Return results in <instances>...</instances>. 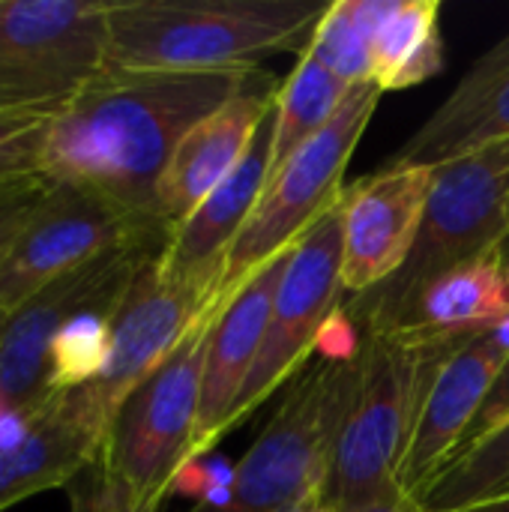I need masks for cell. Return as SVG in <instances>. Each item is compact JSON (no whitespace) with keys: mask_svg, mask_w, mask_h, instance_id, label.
<instances>
[{"mask_svg":"<svg viewBox=\"0 0 509 512\" xmlns=\"http://www.w3.org/2000/svg\"><path fill=\"white\" fill-rule=\"evenodd\" d=\"M441 0H396L375 33L372 81L387 90L417 87L444 69Z\"/></svg>","mask_w":509,"mask_h":512,"instance_id":"obj_21","label":"cell"},{"mask_svg":"<svg viewBox=\"0 0 509 512\" xmlns=\"http://www.w3.org/2000/svg\"><path fill=\"white\" fill-rule=\"evenodd\" d=\"M330 3L321 0H108V69L240 72L303 54Z\"/></svg>","mask_w":509,"mask_h":512,"instance_id":"obj_2","label":"cell"},{"mask_svg":"<svg viewBox=\"0 0 509 512\" xmlns=\"http://www.w3.org/2000/svg\"><path fill=\"white\" fill-rule=\"evenodd\" d=\"M39 423V417L9 405L6 399H0V450H12L18 447L30 432L33 426Z\"/></svg>","mask_w":509,"mask_h":512,"instance_id":"obj_31","label":"cell"},{"mask_svg":"<svg viewBox=\"0 0 509 512\" xmlns=\"http://www.w3.org/2000/svg\"><path fill=\"white\" fill-rule=\"evenodd\" d=\"M372 45L375 39L354 18L351 0H336L318 21L306 51H312L336 78L354 87L372 81Z\"/></svg>","mask_w":509,"mask_h":512,"instance_id":"obj_25","label":"cell"},{"mask_svg":"<svg viewBox=\"0 0 509 512\" xmlns=\"http://www.w3.org/2000/svg\"><path fill=\"white\" fill-rule=\"evenodd\" d=\"M381 96L384 93L375 81L354 84L336 117L270 177L255 213L225 261L222 282L216 288L222 306L261 267L285 255L327 210L339 204L345 168L369 129Z\"/></svg>","mask_w":509,"mask_h":512,"instance_id":"obj_7","label":"cell"},{"mask_svg":"<svg viewBox=\"0 0 509 512\" xmlns=\"http://www.w3.org/2000/svg\"><path fill=\"white\" fill-rule=\"evenodd\" d=\"M102 444L87 435L54 396L33 432L12 450H0V512L48 489H66L96 465Z\"/></svg>","mask_w":509,"mask_h":512,"instance_id":"obj_20","label":"cell"},{"mask_svg":"<svg viewBox=\"0 0 509 512\" xmlns=\"http://www.w3.org/2000/svg\"><path fill=\"white\" fill-rule=\"evenodd\" d=\"M168 240L162 219L132 213L87 186L51 183L0 264V309L12 312L51 279L111 249Z\"/></svg>","mask_w":509,"mask_h":512,"instance_id":"obj_12","label":"cell"},{"mask_svg":"<svg viewBox=\"0 0 509 512\" xmlns=\"http://www.w3.org/2000/svg\"><path fill=\"white\" fill-rule=\"evenodd\" d=\"M507 180L509 138L435 168L429 207L402 270L375 291L345 300L363 336L399 330L429 285L507 246Z\"/></svg>","mask_w":509,"mask_h":512,"instance_id":"obj_5","label":"cell"},{"mask_svg":"<svg viewBox=\"0 0 509 512\" xmlns=\"http://www.w3.org/2000/svg\"><path fill=\"white\" fill-rule=\"evenodd\" d=\"M509 492V417L489 435L459 450L423 492L429 512H459Z\"/></svg>","mask_w":509,"mask_h":512,"instance_id":"obj_23","label":"cell"},{"mask_svg":"<svg viewBox=\"0 0 509 512\" xmlns=\"http://www.w3.org/2000/svg\"><path fill=\"white\" fill-rule=\"evenodd\" d=\"M48 189H51V180L45 174L0 180V264L6 252L12 249V243L18 240L27 219L33 216V210L48 195Z\"/></svg>","mask_w":509,"mask_h":512,"instance_id":"obj_27","label":"cell"},{"mask_svg":"<svg viewBox=\"0 0 509 512\" xmlns=\"http://www.w3.org/2000/svg\"><path fill=\"white\" fill-rule=\"evenodd\" d=\"M255 69L126 72L102 69L54 117L45 177L87 186L114 204L159 216L156 192L180 138L234 99Z\"/></svg>","mask_w":509,"mask_h":512,"instance_id":"obj_1","label":"cell"},{"mask_svg":"<svg viewBox=\"0 0 509 512\" xmlns=\"http://www.w3.org/2000/svg\"><path fill=\"white\" fill-rule=\"evenodd\" d=\"M348 300L342 288V210H327L288 252L273 297L267 333L225 435L246 423L315 354L318 336Z\"/></svg>","mask_w":509,"mask_h":512,"instance_id":"obj_11","label":"cell"},{"mask_svg":"<svg viewBox=\"0 0 509 512\" xmlns=\"http://www.w3.org/2000/svg\"><path fill=\"white\" fill-rule=\"evenodd\" d=\"M54 117L0 111V180L33 177L45 171V153Z\"/></svg>","mask_w":509,"mask_h":512,"instance_id":"obj_26","label":"cell"},{"mask_svg":"<svg viewBox=\"0 0 509 512\" xmlns=\"http://www.w3.org/2000/svg\"><path fill=\"white\" fill-rule=\"evenodd\" d=\"M459 512H509V492L492 498V501H483V504H474V507H465Z\"/></svg>","mask_w":509,"mask_h":512,"instance_id":"obj_33","label":"cell"},{"mask_svg":"<svg viewBox=\"0 0 509 512\" xmlns=\"http://www.w3.org/2000/svg\"><path fill=\"white\" fill-rule=\"evenodd\" d=\"M213 291L171 282L159 273V258L147 261L120 300L111 324L105 369L81 390L60 393L63 411L99 444L126 396L180 345L192 324L216 306Z\"/></svg>","mask_w":509,"mask_h":512,"instance_id":"obj_9","label":"cell"},{"mask_svg":"<svg viewBox=\"0 0 509 512\" xmlns=\"http://www.w3.org/2000/svg\"><path fill=\"white\" fill-rule=\"evenodd\" d=\"M3 318H6V312H3V309H0V324H3Z\"/></svg>","mask_w":509,"mask_h":512,"instance_id":"obj_35","label":"cell"},{"mask_svg":"<svg viewBox=\"0 0 509 512\" xmlns=\"http://www.w3.org/2000/svg\"><path fill=\"white\" fill-rule=\"evenodd\" d=\"M360 351H363V333L342 303L333 312V318L324 324L318 345H315V357L318 360H354L360 357Z\"/></svg>","mask_w":509,"mask_h":512,"instance_id":"obj_28","label":"cell"},{"mask_svg":"<svg viewBox=\"0 0 509 512\" xmlns=\"http://www.w3.org/2000/svg\"><path fill=\"white\" fill-rule=\"evenodd\" d=\"M465 342L384 330L363 336V375L345 414L324 504L348 512L399 486L423 399Z\"/></svg>","mask_w":509,"mask_h":512,"instance_id":"obj_3","label":"cell"},{"mask_svg":"<svg viewBox=\"0 0 509 512\" xmlns=\"http://www.w3.org/2000/svg\"><path fill=\"white\" fill-rule=\"evenodd\" d=\"M509 360V321L465 342L438 369L399 471V486L414 498L453 462L465 444L489 390Z\"/></svg>","mask_w":509,"mask_h":512,"instance_id":"obj_14","label":"cell"},{"mask_svg":"<svg viewBox=\"0 0 509 512\" xmlns=\"http://www.w3.org/2000/svg\"><path fill=\"white\" fill-rule=\"evenodd\" d=\"M291 252V249H288ZM288 252L261 267L216 315L207 339L204 381H201V408L198 426L192 435V447L186 462L207 456L222 438L228 417L243 393V384L258 360L273 297L279 288V276L285 270Z\"/></svg>","mask_w":509,"mask_h":512,"instance_id":"obj_17","label":"cell"},{"mask_svg":"<svg viewBox=\"0 0 509 512\" xmlns=\"http://www.w3.org/2000/svg\"><path fill=\"white\" fill-rule=\"evenodd\" d=\"M222 303L210 306L180 345L126 396L114 414L96 468L132 512H159L186 465L201 408L210 327Z\"/></svg>","mask_w":509,"mask_h":512,"instance_id":"obj_6","label":"cell"},{"mask_svg":"<svg viewBox=\"0 0 509 512\" xmlns=\"http://www.w3.org/2000/svg\"><path fill=\"white\" fill-rule=\"evenodd\" d=\"M363 375L354 360H318L294 378L234 468V486L186 512H282L324 504L339 432Z\"/></svg>","mask_w":509,"mask_h":512,"instance_id":"obj_4","label":"cell"},{"mask_svg":"<svg viewBox=\"0 0 509 512\" xmlns=\"http://www.w3.org/2000/svg\"><path fill=\"white\" fill-rule=\"evenodd\" d=\"M504 321H509L507 264L504 249H495L429 285L399 330L471 342Z\"/></svg>","mask_w":509,"mask_h":512,"instance_id":"obj_19","label":"cell"},{"mask_svg":"<svg viewBox=\"0 0 509 512\" xmlns=\"http://www.w3.org/2000/svg\"><path fill=\"white\" fill-rule=\"evenodd\" d=\"M66 495H69V512H132L114 489L105 486L96 465L87 468L81 477H75L66 486Z\"/></svg>","mask_w":509,"mask_h":512,"instance_id":"obj_29","label":"cell"},{"mask_svg":"<svg viewBox=\"0 0 509 512\" xmlns=\"http://www.w3.org/2000/svg\"><path fill=\"white\" fill-rule=\"evenodd\" d=\"M105 54L108 0H0V111L63 114Z\"/></svg>","mask_w":509,"mask_h":512,"instance_id":"obj_8","label":"cell"},{"mask_svg":"<svg viewBox=\"0 0 509 512\" xmlns=\"http://www.w3.org/2000/svg\"><path fill=\"white\" fill-rule=\"evenodd\" d=\"M120 303L90 306L69 318L51 342V396L72 393L87 387L108 360L111 351V324Z\"/></svg>","mask_w":509,"mask_h":512,"instance_id":"obj_24","label":"cell"},{"mask_svg":"<svg viewBox=\"0 0 509 512\" xmlns=\"http://www.w3.org/2000/svg\"><path fill=\"white\" fill-rule=\"evenodd\" d=\"M507 213H509V180H507Z\"/></svg>","mask_w":509,"mask_h":512,"instance_id":"obj_34","label":"cell"},{"mask_svg":"<svg viewBox=\"0 0 509 512\" xmlns=\"http://www.w3.org/2000/svg\"><path fill=\"white\" fill-rule=\"evenodd\" d=\"M168 243H129L42 285L0 324V399L42 417L51 396V342L69 318L90 306L120 303L138 270Z\"/></svg>","mask_w":509,"mask_h":512,"instance_id":"obj_10","label":"cell"},{"mask_svg":"<svg viewBox=\"0 0 509 512\" xmlns=\"http://www.w3.org/2000/svg\"><path fill=\"white\" fill-rule=\"evenodd\" d=\"M509 138V36L489 48L429 114V120L387 159L390 165L441 168Z\"/></svg>","mask_w":509,"mask_h":512,"instance_id":"obj_18","label":"cell"},{"mask_svg":"<svg viewBox=\"0 0 509 512\" xmlns=\"http://www.w3.org/2000/svg\"><path fill=\"white\" fill-rule=\"evenodd\" d=\"M435 168L390 165L342 189V288L360 297L393 279L420 234Z\"/></svg>","mask_w":509,"mask_h":512,"instance_id":"obj_13","label":"cell"},{"mask_svg":"<svg viewBox=\"0 0 509 512\" xmlns=\"http://www.w3.org/2000/svg\"><path fill=\"white\" fill-rule=\"evenodd\" d=\"M351 84L336 78L312 51L297 54L291 75L279 84L273 108V171L312 141L342 108Z\"/></svg>","mask_w":509,"mask_h":512,"instance_id":"obj_22","label":"cell"},{"mask_svg":"<svg viewBox=\"0 0 509 512\" xmlns=\"http://www.w3.org/2000/svg\"><path fill=\"white\" fill-rule=\"evenodd\" d=\"M507 417H509V360L504 363V369H501V375H498L495 387L489 390V396H486V402H483V408H480V414H477V420H474V426H471V432H468V438H465V444H462L459 450H465V447H471L474 441H480L483 435H489V432H492L495 426H501Z\"/></svg>","mask_w":509,"mask_h":512,"instance_id":"obj_30","label":"cell"},{"mask_svg":"<svg viewBox=\"0 0 509 512\" xmlns=\"http://www.w3.org/2000/svg\"><path fill=\"white\" fill-rule=\"evenodd\" d=\"M348 512H429L423 507V501L420 498H414L411 492H405L402 486H393V489H387L384 495H378V498H372L369 504H363V507H357V510H348Z\"/></svg>","mask_w":509,"mask_h":512,"instance_id":"obj_32","label":"cell"},{"mask_svg":"<svg viewBox=\"0 0 509 512\" xmlns=\"http://www.w3.org/2000/svg\"><path fill=\"white\" fill-rule=\"evenodd\" d=\"M276 93L279 84L267 72L255 69L249 84L234 99L207 114L180 138L156 192L159 216L171 231L189 219L195 207L246 159L264 120L273 114Z\"/></svg>","mask_w":509,"mask_h":512,"instance_id":"obj_15","label":"cell"},{"mask_svg":"<svg viewBox=\"0 0 509 512\" xmlns=\"http://www.w3.org/2000/svg\"><path fill=\"white\" fill-rule=\"evenodd\" d=\"M276 108V105H273ZM273 171V114L264 120L258 138L252 141L246 159L234 174L216 186L189 219H183L159 255V273L180 285H195L204 291L219 288L225 261L243 234L249 216L255 213Z\"/></svg>","mask_w":509,"mask_h":512,"instance_id":"obj_16","label":"cell"}]
</instances>
